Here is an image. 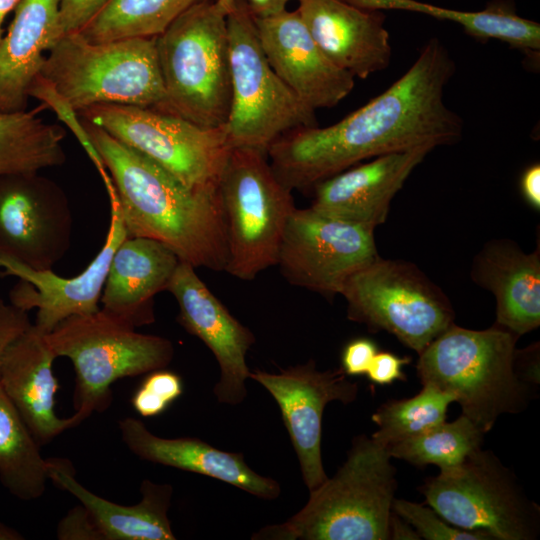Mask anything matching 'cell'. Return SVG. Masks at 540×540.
Returning <instances> with one entry per match:
<instances>
[{"label": "cell", "instance_id": "20", "mask_svg": "<svg viewBox=\"0 0 540 540\" xmlns=\"http://www.w3.org/2000/svg\"><path fill=\"white\" fill-rule=\"evenodd\" d=\"M297 12L322 52L354 77L367 78L391 60L389 33L381 10L341 0H297Z\"/></svg>", "mask_w": 540, "mask_h": 540}, {"label": "cell", "instance_id": "24", "mask_svg": "<svg viewBox=\"0 0 540 540\" xmlns=\"http://www.w3.org/2000/svg\"><path fill=\"white\" fill-rule=\"evenodd\" d=\"M179 263L178 256L156 240L125 238L112 256L101 309L134 328L152 323L153 298L167 290Z\"/></svg>", "mask_w": 540, "mask_h": 540}, {"label": "cell", "instance_id": "31", "mask_svg": "<svg viewBox=\"0 0 540 540\" xmlns=\"http://www.w3.org/2000/svg\"><path fill=\"white\" fill-rule=\"evenodd\" d=\"M485 432L470 418L461 415L453 422H442L426 431L387 448L390 457L415 466L436 465L439 469L456 466L480 449Z\"/></svg>", "mask_w": 540, "mask_h": 540}, {"label": "cell", "instance_id": "25", "mask_svg": "<svg viewBox=\"0 0 540 540\" xmlns=\"http://www.w3.org/2000/svg\"><path fill=\"white\" fill-rule=\"evenodd\" d=\"M62 36L59 0H20L0 39V112L26 110L29 89L44 65V52Z\"/></svg>", "mask_w": 540, "mask_h": 540}, {"label": "cell", "instance_id": "16", "mask_svg": "<svg viewBox=\"0 0 540 540\" xmlns=\"http://www.w3.org/2000/svg\"><path fill=\"white\" fill-rule=\"evenodd\" d=\"M110 223L101 250L77 276L65 278L52 270H35L0 256L1 275L19 279L10 292V303L23 311L37 309L35 323L44 334L74 315L97 312L112 256L128 237L116 203L109 198Z\"/></svg>", "mask_w": 540, "mask_h": 540}, {"label": "cell", "instance_id": "5", "mask_svg": "<svg viewBox=\"0 0 540 540\" xmlns=\"http://www.w3.org/2000/svg\"><path fill=\"white\" fill-rule=\"evenodd\" d=\"M165 91L158 111L204 128L225 126L231 105L227 14L203 0L156 38Z\"/></svg>", "mask_w": 540, "mask_h": 540}, {"label": "cell", "instance_id": "15", "mask_svg": "<svg viewBox=\"0 0 540 540\" xmlns=\"http://www.w3.org/2000/svg\"><path fill=\"white\" fill-rule=\"evenodd\" d=\"M249 378L261 384L277 402L297 454L301 475L309 491L328 477L321 456L322 417L332 401L353 402L358 385L342 368L318 371L313 360L279 373L257 370Z\"/></svg>", "mask_w": 540, "mask_h": 540}, {"label": "cell", "instance_id": "4", "mask_svg": "<svg viewBox=\"0 0 540 540\" xmlns=\"http://www.w3.org/2000/svg\"><path fill=\"white\" fill-rule=\"evenodd\" d=\"M518 338L497 324L470 330L453 323L419 353L417 374L423 385L452 394L487 433L500 415L521 412L530 399L515 367Z\"/></svg>", "mask_w": 540, "mask_h": 540}, {"label": "cell", "instance_id": "42", "mask_svg": "<svg viewBox=\"0 0 540 540\" xmlns=\"http://www.w3.org/2000/svg\"><path fill=\"white\" fill-rule=\"evenodd\" d=\"M292 0H245V4L253 17L263 18L279 14L286 9Z\"/></svg>", "mask_w": 540, "mask_h": 540}, {"label": "cell", "instance_id": "21", "mask_svg": "<svg viewBox=\"0 0 540 540\" xmlns=\"http://www.w3.org/2000/svg\"><path fill=\"white\" fill-rule=\"evenodd\" d=\"M56 358L44 333L32 323L7 347L0 366V386L40 447L78 426L73 415L60 418L55 412Z\"/></svg>", "mask_w": 540, "mask_h": 540}, {"label": "cell", "instance_id": "37", "mask_svg": "<svg viewBox=\"0 0 540 540\" xmlns=\"http://www.w3.org/2000/svg\"><path fill=\"white\" fill-rule=\"evenodd\" d=\"M57 538L60 540H103L87 509L79 504L59 521Z\"/></svg>", "mask_w": 540, "mask_h": 540}, {"label": "cell", "instance_id": "41", "mask_svg": "<svg viewBox=\"0 0 540 540\" xmlns=\"http://www.w3.org/2000/svg\"><path fill=\"white\" fill-rule=\"evenodd\" d=\"M521 193L527 203L535 210L540 209V165L529 166L522 174Z\"/></svg>", "mask_w": 540, "mask_h": 540}, {"label": "cell", "instance_id": "29", "mask_svg": "<svg viewBox=\"0 0 540 540\" xmlns=\"http://www.w3.org/2000/svg\"><path fill=\"white\" fill-rule=\"evenodd\" d=\"M203 0H109L79 31L102 43L134 37H157L182 13Z\"/></svg>", "mask_w": 540, "mask_h": 540}, {"label": "cell", "instance_id": "33", "mask_svg": "<svg viewBox=\"0 0 540 540\" xmlns=\"http://www.w3.org/2000/svg\"><path fill=\"white\" fill-rule=\"evenodd\" d=\"M29 97L36 98L49 107L57 118L71 130L100 174L108 196L112 195L115 192L112 179L77 110L41 74L33 81L29 89Z\"/></svg>", "mask_w": 540, "mask_h": 540}, {"label": "cell", "instance_id": "17", "mask_svg": "<svg viewBox=\"0 0 540 540\" xmlns=\"http://www.w3.org/2000/svg\"><path fill=\"white\" fill-rule=\"evenodd\" d=\"M195 269L180 261L167 291L177 301L178 322L211 350L219 364L220 379L213 389L218 402L237 405L247 396L250 371L246 355L255 337L231 315Z\"/></svg>", "mask_w": 540, "mask_h": 540}, {"label": "cell", "instance_id": "14", "mask_svg": "<svg viewBox=\"0 0 540 540\" xmlns=\"http://www.w3.org/2000/svg\"><path fill=\"white\" fill-rule=\"evenodd\" d=\"M69 199L39 172L0 176V256L52 270L72 239Z\"/></svg>", "mask_w": 540, "mask_h": 540}, {"label": "cell", "instance_id": "28", "mask_svg": "<svg viewBox=\"0 0 540 540\" xmlns=\"http://www.w3.org/2000/svg\"><path fill=\"white\" fill-rule=\"evenodd\" d=\"M49 481L47 459L0 386V482L14 497L40 498Z\"/></svg>", "mask_w": 540, "mask_h": 540}, {"label": "cell", "instance_id": "44", "mask_svg": "<svg viewBox=\"0 0 540 540\" xmlns=\"http://www.w3.org/2000/svg\"><path fill=\"white\" fill-rule=\"evenodd\" d=\"M20 0H0V39L3 36V22L7 15L14 11Z\"/></svg>", "mask_w": 540, "mask_h": 540}, {"label": "cell", "instance_id": "19", "mask_svg": "<svg viewBox=\"0 0 540 540\" xmlns=\"http://www.w3.org/2000/svg\"><path fill=\"white\" fill-rule=\"evenodd\" d=\"M418 147L375 157L319 183L310 208L371 230L386 221L390 204L414 168L432 151Z\"/></svg>", "mask_w": 540, "mask_h": 540}, {"label": "cell", "instance_id": "8", "mask_svg": "<svg viewBox=\"0 0 540 540\" xmlns=\"http://www.w3.org/2000/svg\"><path fill=\"white\" fill-rule=\"evenodd\" d=\"M218 192L226 228L225 271L252 280L276 265L285 227L296 208L292 191L276 177L266 152L233 148Z\"/></svg>", "mask_w": 540, "mask_h": 540}, {"label": "cell", "instance_id": "30", "mask_svg": "<svg viewBox=\"0 0 540 540\" xmlns=\"http://www.w3.org/2000/svg\"><path fill=\"white\" fill-rule=\"evenodd\" d=\"M371 6L375 10L401 9L452 21L472 37L483 41L497 39L516 49L525 48L533 36L532 22L518 16L512 6L504 2L493 3L477 12L446 9L415 0H371Z\"/></svg>", "mask_w": 540, "mask_h": 540}, {"label": "cell", "instance_id": "3", "mask_svg": "<svg viewBox=\"0 0 540 540\" xmlns=\"http://www.w3.org/2000/svg\"><path fill=\"white\" fill-rule=\"evenodd\" d=\"M386 447L365 435L353 439L344 464L310 491L306 505L253 540H387L397 487Z\"/></svg>", "mask_w": 540, "mask_h": 540}, {"label": "cell", "instance_id": "39", "mask_svg": "<svg viewBox=\"0 0 540 540\" xmlns=\"http://www.w3.org/2000/svg\"><path fill=\"white\" fill-rule=\"evenodd\" d=\"M377 352L376 344L370 339L358 338L352 340L343 349L341 368L346 375L357 376L366 374Z\"/></svg>", "mask_w": 540, "mask_h": 540}, {"label": "cell", "instance_id": "22", "mask_svg": "<svg viewBox=\"0 0 540 540\" xmlns=\"http://www.w3.org/2000/svg\"><path fill=\"white\" fill-rule=\"evenodd\" d=\"M123 443L138 458L202 474L233 485L258 498L273 500L280 484L252 470L241 453L219 450L198 438H163L133 417L119 421Z\"/></svg>", "mask_w": 540, "mask_h": 540}, {"label": "cell", "instance_id": "13", "mask_svg": "<svg viewBox=\"0 0 540 540\" xmlns=\"http://www.w3.org/2000/svg\"><path fill=\"white\" fill-rule=\"evenodd\" d=\"M374 230L312 208L291 213L276 265L292 285L332 299L347 279L377 258Z\"/></svg>", "mask_w": 540, "mask_h": 540}, {"label": "cell", "instance_id": "12", "mask_svg": "<svg viewBox=\"0 0 540 540\" xmlns=\"http://www.w3.org/2000/svg\"><path fill=\"white\" fill-rule=\"evenodd\" d=\"M77 112L187 187L218 193L231 150L225 126L204 128L156 109L131 105L100 104Z\"/></svg>", "mask_w": 540, "mask_h": 540}, {"label": "cell", "instance_id": "2", "mask_svg": "<svg viewBox=\"0 0 540 540\" xmlns=\"http://www.w3.org/2000/svg\"><path fill=\"white\" fill-rule=\"evenodd\" d=\"M83 122L112 179L128 237L156 240L194 268L225 271L227 241L219 192L187 187L102 128Z\"/></svg>", "mask_w": 540, "mask_h": 540}, {"label": "cell", "instance_id": "43", "mask_svg": "<svg viewBox=\"0 0 540 540\" xmlns=\"http://www.w3.org/2000/svg\"><path fill=\"white\" fill-rule=\"evenodd\" d=\"M389 539L393 540H419L421 539L415 529L406 521L396 515L393 510L389 520Z\"/></svg>", "mask_w": 540, "mask_h": 540}, {"label": "cell", "instance_id": "46", "mask_svg": "<svg viewBox=\"0 0 540 540\" xmlns=\"http://www.w3.org/2000/svg\"><path fill=\"white\" fill-rule=\"evenodd\" d=\"M217 5L226 13H230L238 0H215Z\"/></svg>", "mask_w": 540, "mask_h": 540}, {"label": "cell", "instance_id": "34", "mask_svg": "<svg viewBox=\"0 0 540 540\" xmlns=\"http://www.w3.org/2000/svg\"><path fill=\"white\" fill-rule=\"evenodd\" d=\"M393 512L412 526L426 540H492L481 531H467L450 526L434 510L407 500L394 499Z\"/></svg>", "mask_w": 540, "mask_h": 540}, {"label": "cell", "instance_id": "45", "mask_svg": "<svg viewBox=\"0 0 540 540\" xmlns=\"http://www.w3.org/2000/svg\"><path fill=\"white\" fill-rule=\"evenodd\" d=\"M22 538L16 530L0 521V540H19Z\"/></svg>", "mask_w": 540, "mask_h": 540}, {"label": "cell", "instance_id": "26", "mask_svg": "<svg viewBox=\"0 0 540 540\" xmlns=\"http://www.w3.org/2000/svg\"><path fill=\"white\" fill-rule=\"evenodd\" d=\"M48 476L57 487L73 495L91 515L103 540H174L168 518L173 487L144 479L140 485L141 500L121 505L102 498L75 477L67 460L47 459Z\"/></svg>", "mask_w": 540, "mask_h": 540}, {"label": "cell", "instance_id": "18", "mask_svg": "<svg viewBox=\"0 0 540 540\" xmlns=\"http://www.w3.org/2000/svg\"><path fill=\"white\" fill-rule=\"evenodd\" d=\"M253 18L272 69L309 108H332L352 91L354 76L322 52L297 10Z\"/></svg>", "mask_w": 540, "mask_h": 540}, {"label": "cell", "instance_id": "36", "mask_svg": "<svg viewBox=\"0 0 540 540\" xmlns=\"http://www.w3.org/2000/svg\"><path fill=\"white\" fill-rule=\"evenodd\" d=\"M109 0H59V21L63 35L81 31Z\"/></svg>", "mask_w": 540, "mask_h": 540}, {"label": "cell", "instance_id": "1", "mask_svg": "<svg viewBox=\"0 0 540 540\" xmlns=\"http://www.w3.org/2000/svg\"><path fill=\"white\" fill-rule=\"evenodd\" d=\"M455 64L437 38L387 90L328 127L280 136L267 149L279 181L292 190L313 188L362 160L418 147L456 143L463 123L444 103Z\"/></svg>", "mask_w": 540, "mask_h": 540}, {"label": "cell", "instance_id": "9", "mask_svg": "<svg viewBox=\"0 0 540 540\" xmlns=\"http://www.w3.org/2000/svg\"><path fill=\"white\" fill-rule=\"evenodd\" d=\"M231 105L228 144L267 153L292 130L317 126L315 111L279 78L261 47L254 18L242 0L227 14Z\"/></svg>", "mask_w": 540, "mask_h": 540}, {"label": "cell", "instance_id": "40", "mask_svg": "<svg viewBox=\"0 0 540 540\" xmlns=\"http://www.w3.org/2000/svg\"><path fill=\"white\" fill-rule=\"evenodd\" d=\"M31 324L28 312L0 299V366L7 347Z\"/></svg>", "mask_w": 540, "mask_h": 540}, {"label": "cell", "instance_id": "23", "mask_svg": "<svg viewBox=\"0 0 540 540\" xmlns=\"http://www.w3.org/2000/svg\"><path fill=\"white\" fill-rule=\"evenodd\" d=\"M471 279L496 301L495 324L517 336L540 325V247L524 252L510 239H494L474 257Z\"/></svg>", "mask_w": 540, "mask_h": 540}, {"label": "cell", "instance_id": "6", "mask_svg": "<svg viewBox=\"0 0 540 540\" xmlns=\"http://www.w3.org/2000/svg\"><path fill=\"white\" fill-rule=\"evenodd\" d=\"M156 38L92 43L69 33L48 51L40 74L77 111L100 104L158 110L165 91Z\"/></svg>", "mask_w": 540, "mask_h": 540}, {"label": "cell", "instance_id": "32", "mask_svg": "<svg viewBox=\"0 0 540 540\" xmlns=\"http://www.w3.org/2000/svg\"><path fill=\"white\" fill-rule=\"evenodd\" d=\"M452 402V394L425 384L414 397L381 405L372 415L379 429L371 437L386 448L414 437L444 422Z\"/></svg>", "mask_w": 540, "mask_h": 540}, {"label": "cell", "instance_id": "11", "mask_svg": "<svg viewBox=\"0 0 540 540\" xmlns=\"http://www.w3.org/2000/svg\"><path fill=\"white\" fill-rule=\"evenodd\" d=\"M340 294L348 319L385 330L418 354L454 323L445 293L407 261L378 256L353 273Z\"/></svg>", "mask_w": 540, "mask_h": 540}, {"label": "cell", "instance_id": "35", "mask_svg": "<svg viewBox=\"0 0 540 540\" xmlns=\"http://www.w3.org/2000/svg\"><path fill=\"white\" fill-rule=\"evenodd\" d=\"M183 392L181 378L164 369L149 372L132 396L135 411L143 417L161 414Z\"/></svg>", "mask_w": 540, "mask_h": 540}, {"label": "cell", "instance_id": "38", "mask_svg": "<svg viewBox=\"0 0 540 540\" xmlns=\"http://www.w3.org/2000/svg\"><path fill=\"white\" fill-rule=\"evenodd\" d=\"M410 357H399L390 352H377L373 357L366 375L378 385H389L395 380H405L402 367L410 363Z\"/></svg>", "mask_w": 540, "mask_h": 540}, {"label": "cell", "instance_id": "10", "mask_svg": "<svg viewBox=\"0 0 540 540\" xmlns=\"http://www.w3.org/2000/svg\"><path fill=\"white\" fill-rule=\"evenodd\" d=\"M419 490L433 510L457 528L497 540H533L539 535V506L489 450L480 448L460 464L440 469Z\"/></svg>", "mask_w": 540, "mask_h": 540}, {"label": "cell", "instance_id": "27", "mask_svg": "<svg viewBox=\"0 0 540 540\" xmlns=\"http://www.w3.org/2000/svg\"><path fill=\"white\" fill-rule=\"evenodd\" d=\"M65 130L37 111L0 112V176L39 172L66 160Z\"/></svg>", "mask_w": 540, "mask_h": 540}, {"label": "cell", "instance_id": "7", "mask_svg": "<svg viewBox=\"0 0 540 540\" xmlns=\"http://www.w3.org/2000/svg\"><path fill=\"white\" fill-rule=\"evenodd\" d=\"M44 335L55 356L73 364L78 425L109 407L116 380L164 369L174 357L169 339L138 333L102 309L70 316Z\"/></svg>", "mask_w": 540, "mask_h": 540}]
</instances>
